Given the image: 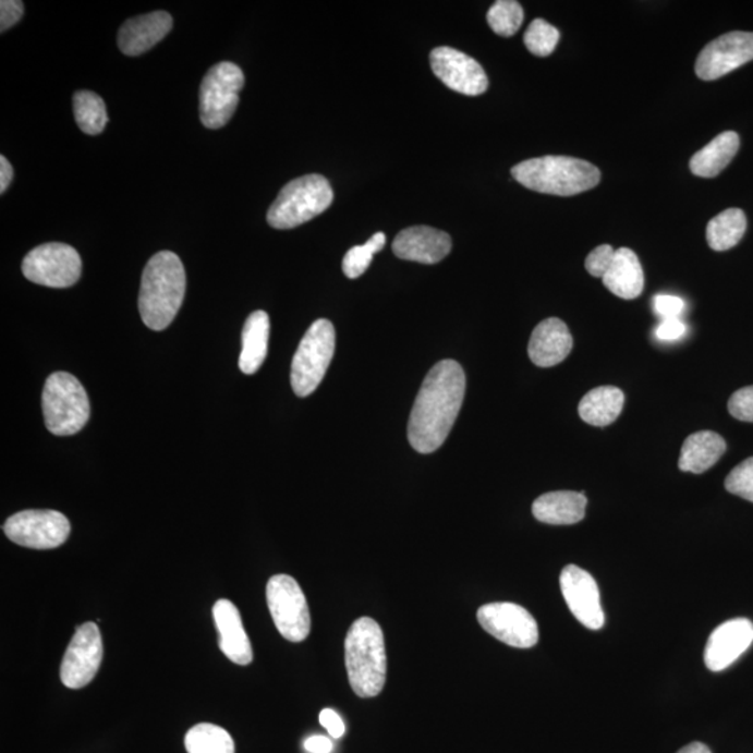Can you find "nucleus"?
<instances>
[{"label":"nucleus","mask_w":753,"mask_h":753,"mask_svg":"<svg viewBox=\"0 0 753 753\" xmlns=\"http://www.w3.org/2000/svg\"><path fill=\"white\" fill-rule=\"evenodd\" d=\"M24 277L38 286L69 288L82 277V257L76 248L64 243H47L33 248L24 257Z\"/></svg>","instance_id":"nucleus-10"},{"label":"nucleus","mask_w":753,"mask_h":753,"mask_svg":"<svg viewBox=\"0 0 753 753\" xmlns=\"http://www.w3.org/2000/svg\"><path fill=\"white\" fill-rule=\"evenodd\" d=\"M172 26L171 14L161 10L127 20L119 29V49L127 57H138L161 42L171 33Z\"/></svg>","instance_id":"nucleus-19"},{"label":"nucleus","mask_w":753,"mask_h":753,"mask_svg":"<svg viewBox=\"0 0 753 753\" xmlns=\"http://www.w3.org/2000/svg\"><path fill=\"white\" fill-rule=\"evenodd\" d=\"M677 753H712V751L705 744H701V742H692V744L682 748Z\"/></svg>","instance_id":"nucleus-43"},{"label":"nucleus","mask_w":753,"mask_h":753,"mask_svg":"<svg viewBox=\"0 0 753 753\" xmlns=\"http://www.w3.org/2000/svg\"><path fill=\"white\" fill-rule=\"evenodd\" d=\"M14 177L12 165L8 161L7 157H0V193L8 191L10 183H12Z\"/></svg>","instance_id":"nucleus-42"},{"label":"nucleus","mask_w":753,"mask_h":753,"mask_svg":"<svg viewBox=\"0 0 753 753\" xmlns=\"http://www.w3.org/2000/svg\"><path fill=\"white\" fill-rule=\"evenodd\" d=\"M623 403H626V397L620 388L597 387L582 398L578 412L587 425L606 427L621 415Z\"/></svg>","instance_id":"nucleus-27"},{"label":"nucleus","mask_w":753,"mask_h":753,"mask_svg":"<svg viewBox=\"0 0 753 753\" xmlns=\"http://www.w3.org/2000/svg\"><path fill=\"white\" fill-rule=\"evenodd\" d=\"M267 605L277 630L289 642H303L312 630L306 596L296 580L276 575L267 583Z\"/></svg>","instance_id":"nucleus-9"},{"label":"nucleus","mask_w":753,"mask_h":753,"mask_svg":"<svg viewBox=\"0 0 753 753\" xmlns=\"http://www.w3.org/2000/svg\"><path fill=\"white\" fill-rule=\"evenodd\" d=\"M269 339V317L266 312H254L248 316L243 327L242 353L239 357V368L252 376L260 371L267 357Z\"/></svg>","instance_id":"nucleus-25"},{"label":"nucleus","mask_w":753,"mask_h":753,"mask_svg":"<svg viewBox=\"0 0 753 753\" xmlns=\"http://www.w3.org/2000/svg\"><path fill=\"white\" fill-rule=\"evenodd\" d=\"M465 392L466 376L458 362H438L428 372L409 417L408 440L413 450L432 453L446 442Z\"/></svg>","instance_id":"nucleus-1"},{"label":"nucleus","mask_w":753,"mask_h":753,"mask_svg":"<svg viewBox=\"0 0 753 753\" xmlns=\"http://www.w3.org/2000/svg\"><path fill=\"white\" fill-rule=\"evenodd\" d=\"M728 412L737 421L753 423V386L732 393L728 401Z\"/></svg>","instance_id":"nucleus-35"},{"label":"nucleus","mask_w":753,"mask_h":753,"mask_svg":"<svg viewBox=\"0 0 753 753\" xmlns=\"http://www.w3.org/2000/svg\"><path fill=\"white\" fill-rule=\"evenodd\" d=\"M753 61V33L732 32L713 39L696 59V76L712 82Z\"/></svg>","instance_id":"nucleus-14"},{"label":"nucleus","mask_w":753,"mask_h":753,"mask_svg":"<svg viewBox=\"0 0 753 753\" xmlns=\"http://www.w3.org/2000/svg\"><path fill=\"white\" fill-rule=\"evenodd\" d=\"M523 41H525L529 52L545 58L555 52L557 44L560 41V32L546 20L536 19L527 27Z\"/></svg>","instance_id":"nucleus-33"},{"label":"nucleus","mask_w":753,"mask_h":753,"mask_svg":"<svg viewBox=\"0 0 753 753\" xmlns=\"http://www.w3.org/2000/svg\"><path fill=\"white\" fill-rule=\"evenodd\" d=\"M738 149L740 136L736 132L721 133L691 158V171L700 178H715L725 171Z\"/></svg>","instance_id":"nucleus-26"},{"label":"nucleus","mask_w":753,"mask_h":753,"mask_svg":"<svg viewBox=\"0 0 753 753\" xmlns=\"http://www.w3.org/2000/svg\"><path fill=\"white\" fill-rule=\"evenodd\" d=\"M386 243V234L378 232L373 234L362 246L352 247L351 251L347 253L345 258H343V274L351 279L363 276V274L367 271V268L371 267L374 254L382 251Z\"/></svg>","instance_id":"nucleus-32"},{"label":"nucleus","mask_w":753,"mask_h":753,"mask_svg":"<svg viewBox=\"0 0 753 753\" xmlns=\"http://www.w3.org/2000/svg\"><path fill=\"white\" fill-rule=\"evenodd\" d=\"M434 74L448 88L467 97L482 96L487 92L488 78L482 64L469 54L450 47L434 49L430 53Z\"/></svg>","instance_id":"nucleus-15"},{"label":"nucleus","mask_w":753,"mask_h":753,"mask_svg":"<svg viewBox=\"0 0 753 753\" xmlns=\"http://www.w3.org/2000/svg\"><path fill=\"white\" fill-rule=\"evenodd\" d=\"M24 4L20 0H2L0 2V32H8L22 20Z\"/></svg>","instance_id":"nucleus-38"},{"label":"nucleus","mask_w":753,"mask_h":753,"mask_svg":"<svg viewBox=\"0 0 753 753\" xmlns=\"http://www.w3.org/2000/svg\"><path fill=\"white\" fill-rule=\"evenodd\" d=\"M726 488L728 493L753 502V458L732 469L726 478Z\"/></svg>","instance_id":"nucleus-34"},{"label":"nucleus","mask_w":753,"mask_h":753,"mask_svg":"<svg viewBox=\"0 0 753 753\" xmlns=\"http://www.w3.org/2000/svg\"><path fill=\"white\" fill-rule=\"evenodd\" d=\"M186 293V272L181 258L172 252H159L144 268L138 295V312L153 331L171 326L181 311Z\"/></svg>","instance_id":"nucleus-2"},{"label":"nucleus","mask_w":753,"mask_h":753,"mask_svg":"<svg viewBox=\"0 0 753 753\" xmlns=\"http://www.w3.org/2000/svg\"><path fill=\"white\" fill-rule=\"evenodd\" d=\"M616 251L610 244H602L586 257L585 267L592 277L603 278L615 260Z\"/></svg>","instance_id":"nucleus-36"},{"label":"nucleus","mask_w":753,"mask_h":753,"mask_svg":"<svg viewBox=\"0 0 753 753\" xmlns=\"http://www.w3.org/2000/svg\"><path fill=\"white\" fill-rule=\"evenodd\" d=\"M345 665L353 692L361 697L380 695L387 680L386 641L372 618L352 623L345 640Z\"/></svg>","instance_id":"nucleus-4"},{"label":"nucleus","mask_w":753,"mask_h":753,"mask_svg":"<svg viewBox=\"0 0 753 753\" xmlns=\"http://www.w3.org/2000/svg\"><path fill=\"white\" fill-rule=\"evenodd\" d=\"M523 9L515 0H498L487 13V22L494 33L501 37H512L523 23Z\"/></svg>","instance_id":"nucleus-31"},{"label":"nucleus","mask_w":753,"mask_h":753,"mask_svg":"<svg viewBox=\"0 0 753 753\" xmlns=\"http://www.w3.org/2000/svg\"><path fill=\"white\" fill-rule=\"evenodd\" d=\"M560 586L567 606L582 626L593 631L605 626L600 592L590 572L576 566H567L561 572Z\"/></svg>","instance_id":"nucleus-16"},{"label":"nucleus","mask_w":753,"mask_h":753,"mask_svg":"<svg viewBox=\"0 0 753 753\" xmlns=\"http://www.w3.org/2000/svg\"><path fill=\"white\" fill-rule=\"evenodd\" d=\"M187 753H234L231 734L222 727L202 722L194 726L184 737Z\"/></svg>","instance_id":"nucleus-30"},{"label":"nucleus","mask_w":753,"mask_h":753,"mask_svg":"<svg viewBox=\"0 0 753 753\" xmlns=\"http://www.w3.org/2000/svg\"><path fill=\"white\" fill-rule=\"evenodd\" d=\"M244 86L242 69L221 62L208 70L199 87V119L207 129L217 131L231 121Z\"/></svg>","instance_id":"nucleus-8"},{"label":"nucleus","mask_w":753,"mask_h":753,"mask_svg":"<svg viewBox=\"0 0 753 753\" xmlns=\"http://www.w3.org/2000/svg\"><path fill=\"white\" fill-rule=\"evenodd\" d=\"M573 339L560 318L543 320L533 329L529 341V357L538 367H552L566 361L572 351Z\"/></svg>","instance_id":"nucleus-20"},{"label":"nucleus","mask_w":753,"mask_h":753,"mask_svg":"<svg viewBox=\"0 0 753 753\" xmlns=\"http://www.w3.org/2000/svg\"><path fill=\"white\" fill-rule=\"evenodd\" d=\"M726 450L727 444L720 434L709 430L693 433L682 446L678 467L682 472L701 475L716 465Z\"/></svg>","instance_id":"nucleus-24"},{"label":"nucleus","mask_w":753,"mask_h":753,"mask_svg":"<svg viewBox=\"0 0 753 753\" xmlns=\"http://www.w3.org/2000/svg\"><path fill=\"white\" fill-rule=\"evenodd\" d=\"M336 328L320 318L307 329L293 356L291 384L297 397L312 396L320 386L336 352Z\"/></svg>","instance_id":"nucleus-7"},{"label":"nucleus","mask_w":753,"mask_h":753,"mask_svg":"<svg viewBox=\"0 0 753 753\" xmlns=\"http://www.w3.org/2000/svg\"><path fill=\"white\" fill-rule=\"evenodd\" d=\"M685 332V324L680 318H671V320H663L660 326L657 327L656 337L658 341L672 342L684 337Z\"/></svg>","instance_id":"nucleus-39"},{"label":"nucleus","mask_w":753,"mask_h":753,"mask_svg":"<svg viewBox=\"0 0 753 753\" xmlns=\"http://www.w3.org/2000/svg\"><path fill=\"white\" fill-rule=\"evenodd\" d=\"M753 642V623L746 618L722 622L712 632L705 649L706 667L719 672L730 667L750 649Z\"/></svg>","instance_id":"nucleus-17"},{"label":"nucleus","mask_w":753,"mask_h":753,"mask_svg":"<svg viewBox=\"0 0 753 753\" xmlns=\"http://www.w3.org/2000/svg\"><path fill=\"white\" fill-rule=\"evenodd\" d=\"M104 657L101 632L96 622L80 626L70 641L61 666V680L70 690H80L97 676Z\"/></svg>","instance_id":"nucleus-13"},{"label":"nucleus","mask_w":753,"mask_h":753,"mask_svg":"<svg viewBox=\"0 0 753 753\" xmlns=\"http://www.w3.org/2000/svg\"><path fill=\"white\" fill-rule=\"evenodd\" d=\"M214 620H216L219 632V649L222 651L229 660L239 666H247L253 661V649L251 640L244 631L241 612L232 602L222 598L212 608Z\"/></svg>","instance_id":"nucleus-21"},{"label":"nucleus","mask_w":753,"mask_h":753,"mask_svg":"<svg viewBox=\"0 0 753 753\" xmlns=\"http://www.w3.org/2000/svg\"><path fill=\"white\" fill-rule=\"evenodd\" d=\"M587 498L583 493L552 491L533 502L532 512L547 525H575L585 518Z\"/></svg>","instance_id":"nucleus-22"},{"label":"nucleus","mask_w":753,"mask_h":753,"mask_svg":"<svg viewBox=\"0 0 753 753\" xmlns=\"http://www.w3.org/2000/svg\"><path fill=\"white\" fill-rule=\"evenodd\" d=\"M318 719H320L321 726L326 728L329 736L339 738L345 734V725H343V721L341 717H339L338 713L331 709H324Z\"/></svg>","instance_id":"nucleus-40"},{"label":"nucleus","mask_w":753,"mask_h":753,"mask_svg":"<svg viewBox=\"0 0 753 753\" xmlns=\"http://www.w3.org/2000/svg\"><path fill=\"white\" fill-rule=\"evenodd\" d=\"M684 308L685 303L681 297L672 295H657L655 297V312L663 320L680 318Z\"/></svg>","instance_id":"nucleus-37"},{"label":"nucleus","mask_w":753,"mask_h":753,"mask_svg":"<svg viewBox=\"0 0 753 753\" xmlns=\"http://www.w3.org/2000/svg\"><path fill=\"white\" fill-rule=\"evenodd\" d=\"M745 212L740 208H728L712 219L706 229V239L715 252H726L737 246L746 232Z\"/></svg>","instance_id":"nucleus-28"},{"label":"nucleus","mask_w":753,"mask_h":753,"mask_svg":"<svg viewBox=\"0 0 753 753\" xmlns=\"http://www.w3.org/2000/svg\"><path fill=\"white\" fill-rule=\"evenodd\" d=\"M478 623L496 640L518 649H529L538 642V628L531 612L513 603H490L477 611Z\"/></svg>","instance_id":"nucleus-12"},{"label":"nucleus","mask_w":753,"mask_h":753,"mask_svg":"<svg viewBox=\"0 0 753 753\" xmlns=\"http://www.w3.org/2000/svg\"><path fill=\"white\" fill-rule=\"evenodd\" d=\"M70 522L62 512L27 510L14 513L3 525L4 535L19 546L51 550L62 546L70 535Z\"/></svg>","instance_id":"nucleus-11"},{"label":"nucleus","mask_w":753,"mask_h":753,"mask_svg":"<svg viewBox=\"0 0 753 753\" xmlns=\"http://www.w3.org/2000/svg\"><path fill=\"white\" fill-rule=\"evenodd\" d=\"M333 202L331 184L321 174L289 182L269 207L267 221L276 229H292L320 216Z\"/></svg>","instance_id":"nucleus-5"},{"label":"nucleus","mask_w":753,"mask_h":753,"mask_svg":"<svg viewBox=\"0 0 753 753\" xmlns=\"http://www.w3.org/2000/svg\"><path fill=\"white\" fill-rule=\"evenodd\" d=\"M602 279L608 291L626 301L641 296L645 288V274L640 258L628 247L616 251L615 260Z\"/></svg>","instance_id":"nucleus-23"},{"label":"nucleus","mask_w":753,"mask_h":753,"mask_svg":"<svg viewBox=\"0 0 753 753\" xmlns=\"http://www.w3.org/2000/svg\"><path fill=\"white\" fill-rule=\"evenodd\" d=\"M304 748L311 753H331L333 745L327 737L313 736L304 742Z\"/></svg>","instance_id":"nucleus-41"},{"label":"nucleus","mask_w":753,"mask_h":753,"mask_svg":"<svg viewBox=\"0 0 753 753\" xmlns=\"http://www.w3.org/2000/svg\"><path fill=\"white\" fill-rule=\"evenodd\" d=\"M511 173L517 182L533 192L561 197L591 191L602 179L595 165L563 156L526 159L515 165Z\"/></svg>","instance_id":"nucleus-3"},{"label":"nucleus","mask_w":753,"mask_h":753,"mask_svg":"<svg viewBox=\"0 0 753 753\" xmlns=\"http://www.w3.org/2000/svg\"><path fill=\"white\" fill-rule=\"evenodd\" d=\"M45 425L54 436H73L87 425L89 401L82 382L72 374H51L42 391Z\"/></svg>","instance_id":"nucleus-6"},{"label":"nucleus","mask_w":753,"mask_h":753,"mask_svg":"<svg viewBox=\"0 0 753 753\" xmlns=\"http://www.w3.org/2000/svg\"><path fill=\"white\" fill-rule=\"evenodd\" d=\"M74 118L80 131L97 136L107 127L108 113L104 99L96 93L77 92L73 97Z\"/></svg>","instance_id":"nucleus-29"},{"label":"nucleus","mask_w":753,"mask_h":753,"mask_svg":"<svg viewBox=\"0 0 753 753\" xmlns=\"http://www.w3.org/2000/svg\"><path fill=\"white\" fill-rule=\"evenodd\" d=\"M450 234L430 227H412L397 234L392 252L401 260L437 264L450 254Z\"/></svg>","instance_id":"nucleus-18"}]
</instances>
